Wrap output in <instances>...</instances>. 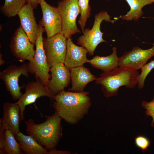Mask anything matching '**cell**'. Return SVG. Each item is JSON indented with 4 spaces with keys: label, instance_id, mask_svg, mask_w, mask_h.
Instances as JSON below:
<instances>
[{
    "label": "cell",
    "instance_id": "obj_9",
    "mask_svg": "<svg viewBox=\"0 0 154 154\" xmlns=\"http://www.w3.org/2000/svg\"><path fill=\"white\" fill-rule=\"evenodd\" d=\"M34 45L21 26L15 31L11 39L10 48L12 54L19 61L32 62L35 53Z\"/></svg>",
    "mask_w": 154,
    "mask_h": 154
},
{
    "label": "cell",
    "instance_id": "obj_27",
    "mask_svg": "<svg viewBox=\"0 0 154 154\" xmlns=\"http://www.w3.org/2000/svg\"><path fill=\"white\" fill-rule=\"evenodd\" d=\"M70 151H65L58 150L55 148L49 150L48 154H69Z\"/></svg>",
    "mask_w": 154,
    "mask_h": 154
},
{
    "label": "cell",
    "instance_id": "obj_1",
    "mask_svg": "<svg viewBox=\"0 0 154 154\" xmlns=\"http://www.w3.org/2000/svg\"><path fill=\"white\" fill-rule=\"evenodd\" d=\"M88 92L61 91L54 96L52 106L58 114L68 123H77L88 113L91 105Z\"/></svg>",
    "mask_w": 154,
    "mask_h": 154
},
{
    "label": "cell",
    "instance_id": "obj_7",
    "mask_svg": "<svg viewBox=\"0 0 154 154\" xmlns=\"http://www.w3.org/2000/svg\"><path fill=\"white\" fill-rule=\"evenodd\" d=\"M30 72L27 64L20 66L11 65L0 73V78L4 82L7 90L14 101H18L22 94L18 84L19 78L21 75L29 76Z\"/></svg>",
    "mask_w": 154,
    "mask_h": 154
},
{
    "label": "cell",
    "instance_id": "obj_14",
    "mask_svg": "<svg viewBox=\"0 0 154 154\" xmlns=\"http://www.w3.org/2000/svg\"><path fill=\"white\" fill-rule=\"evenodd\" d=\"M3 114L0 119V129H10L15 136L20 131L21 121L20 107L16 102H7L3 104Z\"/></svg>",
    "mask_w": 154,
    "mask_h": 154
},
{
    "label": "cell",
    "instance_id": "obj_5",
    "mask_svg": "<svg viewBox=\"0 0 154 154\" xmlns=\"http://www.w3.org/2000/svg\"><path fill=\"white\" fill-rule=\"evenodd\" d=\"M45 30L40 22L38 33L35 42L36 49L33 62L27 63L30 73L35 74L36 78H39L44 85L48 86L49 81L50 68L46 60L44 47L43 33Z\"/></svg>",
    "mask_w": 154,
    "mask_h": 154
},
{
    "label": "cell",
    "instance_id": "obj_19",
    "mask_svg": "<svg viewBox=\"0 0 154 154\" xmlns=\"http://www.w3.org/2000/svg\"><path fill=\"white\" fill-rule=\"evenodd\" d=\"M22 151L26 154H48V149L39 143L31 136L20 131L15 136Z\"/></svg>",
    "mask_w": 154,
    "mask_h": 154
},
{
    "label": "cell",
    "instance_id": "obj_8",
    "mask_svg": "<svg viewBox=\"0 0 154 154\" xmlns=\"http://www.w3.org/2000/svg\"><path fill=\"white\" fill-rule=\"evenodd\" d=\"M67 39L61 33L43 39L44 47L47 61L50 68L58 63L64 64Z\"/></svg>",
    "mask_w": 154,
    "mask_h": 154
},
{
    "label": "cell",
    "instance_id": "obj_28",
    "mask_svg": "<svg viewBox=\"0 0 154 154\" xmlns=\"http://www.w3.org/2000/svg\"><path fill=\"white\" fill-rule=\"evenodd\" d=\"M41 0H25L26 3L30 5L34 9H35L39 4Z\"/></svg>",
    "mask_w": 154,
    "mask_h": 154
},
{
    "label": "cell",
    "instance_id": "obj_12",
    "mask_svg": "<svg viewBox=\"0 0 154 154\" xmlns=\"http://www.w3.org/2000/svg\"><path fill=\"white\" fill-rule=\"evenodd\" d=\"M42 16L40 22L46 33L47 37L49 38L60 33L62 30V20L57 8L51 6L44 0L39 4Z\"/></svg>",
    "mask_w": 154,
    "mask_h": 154
},
{
    "label": "cell",
    "instance_id": "obj_26",
    "mask_svg": "<svg viewBox=\"0 0 154 154\" xmlns=\"http://www.w3.org/2000/svg\"><path fill=\"white\" fill-rule=\"evenodd\" d=\"M134 140L136 145L139 148L141 149L143 153L145 150H147L150 145L149 140L144 136L138 135L135 138Z\"/></svg>",
    "mask_w": 154,
    "mask_h": 154
},
{
    "label": "cell",
    "instance_id": "obj_3",
    "mask_svg": "<svg viewBox=\"0 0 154 154\" xmlns=\"http://www.w3.org/2000/svg\"><path fill=\"white\" fill-rule=\"evenodd\" d=\"M139 75L137 70L118 67L100 74L95 83L101 85L104 96L109 98L116 96L121 87L134 88L137 84Z\"/></svg>",
    "mask_w": 154,
    "mask_h": 154
},
{
    "label": "cell",
    "instance_id": "obj_11",
    "mask_svg": "<svg viewBox=\"0 0 154 154\" xmlns=\"http://www.w3.org/2000/svg\"><path fill=\"white\" fill-rule=\"evenodd\" d=\"M154 56V44L151 48L147 49L135 46L130 51L125 52L119 57V67L137 70Z\"/></svg>",
    "mask_w": 154,
    "mask_h": 154
},
{
    "label": "cell",
    "instance_id": "obj_20",
    "mask_svg": "<svg viewBox=\"0 0 154 154\" xmlns=\"http://www.w3.org/2000/svg\"><path fill=\"white\" fill-rule=\"evenodd\" d=\"M112 50V53L108 56H94L90 60L89 63L93 67L104 72L110 71L119 67V57L117 56V48L113 47Z\"/></svg>",
    "mask_w": 154,
    "mask_h": 154
},
{
    "label": "cell",
    "instance_id": "obj_6",
    "mask_svg": "<svg viewBox=\"0 0 154 154\" xmlns=\"http://www.w3.org/2000/svg\"><path fill=\"white\" fill-rule=\"evenodd\" d=\"M57 8L62 20L60 33L68 39L73 35L81 33L76 23V19L80 13L78 0H62L58 3Z\"/></svg>",
    "mask_w": 154,
    "mask_h": 154
},
{
    "label": "cell",
    "instance_id": "obj_18",
    "mask_svg": "<svg viewBox=\"0 0 154 154\" xmlns=\"http://www.w3.org/2000/svg\"><path fill=\"white\" fill-rule=\"evenodd\" d=\"M0 154H24L14 134L10 129H0Z\"/></svg>",
    "mask_w": 154,
    "mask_h": 154
},
{
    "label": "cell",
    "instance_id": "obj_10",
    "mask_svg": "<svg viewBox=\"0 0 154 154\" xmlns=\"http://www.w3.org/2000/svg\"><path fill=\"white\" fill-rule=\"evenodd\" d=\"M36 79V81H30L27 84L25 93L16 102L20 107L21 121L24 119V112L26 106L35 102L37 98L47 96L53 100L54 96L48 87L45 86L39 78Z\"/></svg>",
    "mask_w": 154,
    "mask_h": 154
},
{
    "label": "cell",
    "instance_id": "obj_2",
    "mask_svg": "<svg viewBox=\"0 0 154 154\" xmlns=\"http://www.w3.org/2000/svg\"><path fill=\"white\" fill-rule=\"evenodd\" d=\"M62 118L55 112L43 122L35 123L32 119L24 121L27 134L49 151L57 146L62 134Z\"/></svg>",
    "mask_w": 154,
    "mask_h": 154
},
{
    "label": "cell",
    "instance_id": "obj_4",
    "mask_svg": "<svg viewBox=\"0 0 154 154\" xmlns=\"http://www.w3.org/2000/svg\"><path fill=\"white\" fill-rule=\"evenodd\" d=\"M104 20L113 24L116 20H111L107 12L101 11L95 16L94 21L92 28L91 29L89 28L85 29L83 35L77 39V44L85 48L90 56L93 54L99 44L106 42L103 38V33L100 30L101 23Z\"/></svg>",
    "mask_w": 154,
    "mask_h": 154
},
{
    "label": "cell",
    "instance_id": "obj_23",
    "mask_svg": "<svg viewBox=\"0 0 154 154\" xmlns=\"http://www.w3.org/2000/svg\"><path fill=\"white\" fill-rule=\"evenodd\" d=\"M89 0H78L80 10V17L78 20L82 32L84 31L87 20L90 15L91 9L89 4Z\"/></svg>",
    "mask_w": 154,
    "mask_h": 154
},
{
    "label": "cell",
    "instance_id": "obj_17",
    "mask_svg": "<svg viewBox=\"0 0 154 154\" xmlns=\"http://www.w3.org/2000/svg\"><path fill=\"white\" fill-rule=\"evenodd\" d=\"M70 70L72 84L68 89L70 91L83 92L88 83L97 79L88 69L83 66L72 68Z\"/></svg>",
    "mask_w": 154,
    "mask_h": 154
},
{
    "label": "cell",
    "instance_id": "obj_21",
    "mask_svg": "<svg viewBox=\"0 0 154 154\" xmlns=\"http://www.w3.org/2000/svg\"><path fill=\"white\" fill-rule=\"evenodd\" d=\"M111 0H108V1ZM129 5L130 10L121 17L123 20H137L143 14L142 8L154 3V0H125Z\"/></svg>",
    "mask_w": 154,
    "mask_h": 154
},
{
    "label": "cell",
    "instance_id": "obj_22",
    "mask_svg": "<svg viewBox=\"0 0 154 154\" xmlns=\"http://www.w3.org/2000/svg\"><path fill=\"white\" fill-rule=\"evenodd\" d=\"M25 0H5L1 7V11L8 17H14L26 4Z\"/></svg>",
    "mask_w": 154,
    "mask_h": 154
},
{
    "label": "cell",
    "instance_id": "obj_29",
    "mask_svg": "<svg viewBox=\"0 0 154 154\" xmlns=\"http://www.w3.org/2000/svg\"><path fill=\"white\" fill-rule=\"evenodd\" d=\"M5 63V61L2 59V55L0 53V66L4 64Z\"/></svg>",
    "mask_w": 154,
    "mask_h": 154
},
{
    "label": "cell",
    "instance_id": "obj_15",
    "mask_svg": "<svg viewBox=\"0 0 154 154\" xmlns=\"http://www.w3.org/2000/svg\"><path fill=\"white\" fill-rule=\"evenodd\" d=\"M34 9L26 4L17 14L21 26L27 35L30 41L35 45L38 33L39 25L36 22Z\"/></svg>",
    "mask_w": 154,
    "mask_h": 154
},
{
    "label": "cell",
    "instance_id": "obj_25",
    "mask_svg": "<svg viewBox=\"0 0 154 154\" xmlns=\"http://www.w3.org/2000/svg\"><path fill=\"white\" fill-rule=\"evenodd\" d=\"M143 108L146 110L145 112L147 116H150L152 118L151 126H153L154 123V96L152 100L147 102L143 101L141 103Z\"/></svg>",
    "mask_w": 154,
    "mask_h": 154
},
{
    "label": "cell",
    "instance_id": "obj_13",
    "mask_svg": "<svg viewBox=\"0 0 154 154\" xmlns=\"http://www.w3.org/2000/svg\"><path fill=\"white\" fill-rule=\"evenodd\" d=\"M51 79L49 80L48 86L55 96L64 90L70 80L69 70L64 63H59L50 68Z\"/></svg>",
    "mask_w": 154,
    "mask_h": 154
},
{
    "label": "cell",
    "instance_id": "obj_24",
    "mask_svg": "<svg viewBox=\"0 0 154 154\" xmlns=\"http://www.w3.org/2000/svg\"><path fill=\"white\" fill-rule=\"evenodd\" d=\"M154 68V60L144 65L141 68V72L139 74L137 83L138 88L141 89L144 86L145 80L149 73Z\"/></svg>",
    "mask_w": 154,
    "mask_h": 154
},
{
    "label": "cell",
    "instance_id": "obj_16",
    "mask_svg": "<svg viewBox=\"0 0 154 154\" xmlns=\"http://www.w3.org/2000/svg\"><path fill=\"white\" fill-rule=\"evenodd\" d=\"M88 52L85 48L76 45L71 38L67 39L64 65L70 70L72 68L83 66L86 63H89L90 60L86 57Z\"/></svg>",
    "mask_w": 154,
    "mask_h": 154
}]
</instances>
